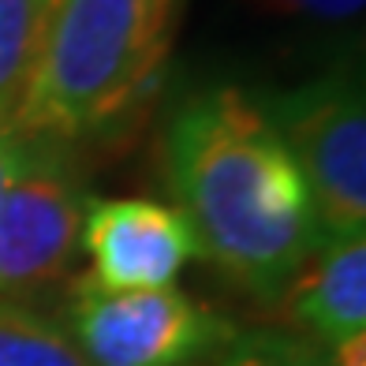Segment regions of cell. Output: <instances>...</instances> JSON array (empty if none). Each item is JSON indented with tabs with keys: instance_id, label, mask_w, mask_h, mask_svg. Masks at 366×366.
<instances>
[{
	"instance_id": "cell-13",
	"label": "cell",
	"mask_w": 366,
	"mask_h": 366,
	"mask_svg": "<svg viewBox=\"0 0 366 366\" xmlns=\"http://www.w3.org/2000/svg\"><path fill=\"white\" fill-rule=\"evenodd\" d=\"M154 4H157L164 15H169V19H172V15H176V8H179V0H154Z\"/></svg>"
},
{
	"instance_id": "cell-11",
	"label": "cell",
	"mask_w": 366,
	"mask_h": 366,
	"mask_svg": "<svg viewBox=\"0 0 366 366\" xmlns=\"http://www.w3.org/2000/svg\"><path fill=\"white\" fill-rule=\"evenodd\" d=\"M269 15H295V19H322V23H344L355 19L366 0H247Z\"/></svg>"
},
{
	"instance_id": "cell-7",
	"label": "cell",
	"mask_w": 366,
	"mask_h": 366,
	"mask_svg": "<svg viewBox=\"0 0 366 366\" xmlns=\"http://www.w3.org/2000/svg\"><path fill=\"white\" fill-rule=\"evenodd\" d=\"M285 307L307 340L325 352L366 337V232L318 239L288 280Z\"/></svg>"
},
{
	"instance_id": "cell-12",
	"label": "cell",
	"mask_w": 366,
	"mask_h": 366,
	"mask_svg": "<svg viewBox=\"0 0 366 366\" xmlns=\"http://www.w3.org/2000/svg\"><path fill=\"white\" fill-rule=\"evenodd\" d=\"M30 135H23L19 124H15V116L0 112V191L8 187V183L15 179V172L23 169V161L30 154Z\"/></svg>"
},
{
	"instance_id": "cell-3",
	"label": "cell",
	"mask_w": 366,
	"mask_h": 366,
	"mask_svg": "<svg viewBox=\"0 0 366 366\" xmlns=\"http://www.w3.org/2000/svg\"><path fill=\"white\" fill-rule=\"evenodd\" d=\"M68 337L90 366H198L236 325L176 288L116 292L82 277L68 299Z\"/></svg>"
},
{
	"instance_id": "cell-6",
	"label": "cell",
	"mask_w": 366,
	"mask_h": 366,
	"mask_svg": "<svg viewBox=\"0 0 366 366\" xmlns=\"http://www.w3.org/2000/svg\"><path fill=\"white\" fill-rule=\"evenodd\" d=\"M82 247L102 288H172V280L202 254L179 206L154 198H97L82 213Z\"/></svg>"
},
{
	"instance_id": "cell-10",
	"label": "cell",
	"mask_w": 366,
	"mask_h": 366,
	"mask_svg": "<svg viewBox=\"0 0 366 366\" xmlns=\"http://www.w3.org/2000/svg\"><path fill=\"white\" fill-rule=\"evenodd\" d=\"M198 366H337L325 347L307 337H288V332H247L232 337L221 352H213Z\"/></svg>"
},
{
	"instance_id": "cell-1",
	"label": "cell",
	"mask_w": 366,
	"mask_h": 366,
	"mask_svg": "<svg viewBox=\"0 0 366 366\" xmlns=\"http://www.w3.org/2000/svg\"><path fill=\"white\" fill-rule=\"evenodd\" d=\"M164 154L198 251L262 299L285 292L322 236L269 116L236 86L198 94L172 116Z\"/></svg>"
},
{
	"instance_id": "cell-4",
	"label": "cell",
	"mask_w": 366,
	"mask_h": 366,
	"mask_svg": "<svg viewBox=\"0 0 366 366\" xmlns=\"http://www.w3.org/2000/svg\"><path fill=\"white\" fill-rule=\"evenodd\" d=\"M269 124L285 139L307 179L322 239L366 232V109L347 75L310 79L269 105Z\"/></svg>"
},
{
	"instance_id": "cell-2",
	"label": "cell",
	"mask_w": 366,
	"mask_h": 366,
	"mask_svg": "<svg viewBox=\"0 0 366 366\" xmlns=\"http://www.w3.org/2000/svg\"><path fill=\"white\" fill-rule=\"evenodd\" d=\"M172 19L154 0H56L15 105L30 139H79L142 97L169 56Z\"/></svg>"
},
{
	"instance_id": "cell-9",
	"label": "cell",
	"mask_w": 366,
	"mask_h": 366,
	"mask_svg": "<svg viewBox=\"0 0 366 366\" xmlns=\"http://www.w3.org/2000/svg\"><path fill=\"white\" fill-rule=\"evenodd\" d=\"M0 366H90L68 329L0 299Z\"/></svg>"
},
{
	"instance_id": "cell-8",
	"label": "cell",
	"mask_w": 366,
	"mask_h": 366,
	"mask_svg": "<svg viewBox=\"0 0 366 366\" xmlns=\"http://www.w3.org/2000/svg\"><path fill=\"white\" fill-rule=\"evenodd\" d=\"M56 0H0V112H15Z\"/></svg>"
},
{
	"instance_id": "cell-5",
	"label": "cell",
	"mask_w": 366,
	"mask_h": 366,
	"mask_svg": "<svg viewBox=\"0 0 366 366\" xmlns=\"http://www.w3.org/2000/svg\"><path fill=\"white\" fill-rule=\"evenodd\" d=\"M82 191L45 139L0 191V299L30 295L68 269L82 243Z\"/></svg>"
}]
</instances>
